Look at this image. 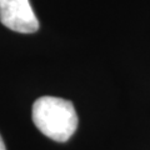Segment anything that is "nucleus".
Wrapping results in <instances>:
<instances>
[{"label":"nucleus","instance_id":"1","mask_svg":"<svg viewBox=\"0 0 150 150\" xmlns=\"http://www.w3.org/2000/svg\"><path fill=\"white\" fill-rule=\"evenodd\" d=\"M33 121L45 137L68 142L78 128V115L71 101L55 96H41L33 104Z\"/></svg>","mask_w":150,"mask_h":150},{"label":"nucleus","instance_id":"2","mask_svg":"<svg viewBox=\"0 0 150 150\" xmlns=\"http://www.w3.org/2000/svg\"><path fill=\"white\" fill-rule=\"evenodd\" d=\"M0 23L21 34L39 30V20L29 0H0Z\"/></svg>","mask_w":150,"mask_h":150},{"label":"nucleus","instance_id":"3","mask_svg":"<svg viewBox=\"0 0 150 150\" xmlns=\"http://www.w3.org/2000/svg\"><path fill=\"white\" fill-rule=\"evenodd\" d=\"M0 150H6V146H5V144H4L1 135H0Z\"/></svg>","mask_w":150,"mask_h":150}]
</instances>
